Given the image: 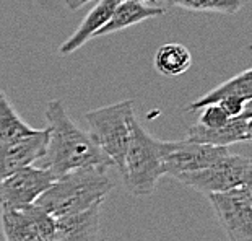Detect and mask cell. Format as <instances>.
<instances>
[{
  "label": "cell",
  "mask_w": 252,
  "mask_h": 241,
  "mask_svg": "<svg viewBox=\"0 0 252 241\" xmlns=\"http://www.w3.org/2000/svg\"><path fill=\"white\" fill-rule=\"evenodd\" d=\"M37 129L28 126L17 114V111L5 96V93L0 90V140L12 142L18 140V138L28 137L36 134Z\"/></svg>",
  "instance_id": "obj_17"
},
{
  "label": "cell",
  "mask_w": 252,
  "mask_h": 241,
  "mask_svg": "<svg viewBox=\"0 0 252 241\" xmlns=\"http://www.w3.org/2000/svg\"><path fill=\"white\" fill-rule=\"evenodd\" d=\"M251 160L248 157H243V155L228 153L226 157H223L212 167L194 171V173L178 174L174 176V179L208 196L231 191L236 187L251 186Z\"/></svg>",
  "instance_id": "obj_5"
},
{
  "label": "cell",
  "mask_w": 252,
  "mask_h": 241,
  "mask_svg": "<svg viewBox=\"0 0 252 241\" xmlns=\"http://www.w3.org/2000/svg\"><path fill=\"white\" fill-rule=\"evenodd\" d=\"M135 119L133 100H122L119 103L85 112L91 140L111 160L114 167L119 168V171L124 168L132 124Z\"/></svg>",
  "instance_id": "obj_4"
},
{
  "label": "cell",
  "mask_w": 252,
  "mask_h": 241,
  "mask_svg": "<svg viewBox=\"0 0 252 241\" xmlns=\"http://www.w3.org/2000/svg\"><path fill=\"white\" fill-rule=\"evenodd\" d=\"M56 181V176L41 167H25L0 181V207L31 206Z\"/></svg>",
  "instance_id": "obj_8"
},
{
  "label": "cell",
  "mask_w": 252,
  "mask_h": 241,
  "mask_svg": "<svg viewBox=\"0 0 252 241\" xmlns=\"http://www.w3.org/2000/svg\"><path fill=\"white\" fill-rule=\"evenodd\" d=\"M207 197L229 241H252L251 186L208 194Z\"/></svg>",
  "instance_id": "obj_6"
},
{
  "label": "cell",
  "mask_w": 252,
  "mask_h": 241,
  "mask_svg": "<svg viewBox=\"0 0 252 241\" xmlns=\"http://www.w3.org/2000/svg\"><path fill=\"white\" fill-rule=\"evenodd\" d=\"M229 96H249L252 98V72L251 69H246L241 73L234 75L233 78L226 80L221 85H218L217 88L207 92L203 96H200L198 100H195L194 103H190L186 108V111H197L205 108L208 104H217L224 98Z\"/></svg>",
  "instance_id": "obj_15"
},
{
  "label": "cell",
  "mask_w": 252,
  "mask_h": 241,
  "mask_svg": "<svg viewBox=\"0 0 252 241\" xmlns=\"http://www.w3.org/2000/svg\"><path fill=\"white\" fill-rule=\"evenodd\" d=\"M166 10L163 7H157V5H147V3H135V2H117L114 12H112L111 18L108 20L103 28H101L96 36H106L117 33L128 28V26L138 25L145 20L157 18L164 15Z\"/></svg>",
  "instance_id": "obj_14"
},
{
  "label": "cell",
  "mask_w": 252,
  "mask_h": 241,
  "mask_svg": "<svg viewBox=\"0 0 252 241\" xmlns=\"http://www.w3.org/2000/svg\"><path fill=\"white\" fill-rule=\"evenodd\" d=\"M252 111L251 106L243 114L229 117V121L218 129H207L200 124H194L187 131V140L197 143H207L213 147H229L233 143L249 142L252 137Z\"/></svg>",
  "instance_id": "obj_11"
},
{
  "label": "cell",
  "mask_w": 252,
  "mask_h": 241,
  "mask_svg": "<svg viewBox=\"0 0 252 241\" xmlns=\"http://www.w3.org/2000/svg\"><path fill=\"white\" fill-rule=\"evenodd\" d=\"M65 5L70 10H78L83 5V0H65Z\"/></svg>",
  "instance_id": "obj_21"
},
{
  "label": "cell",
  "mask_w": 252,
  "mask_h": 241,
  "mask_svg": "<svg viewBox=\"0 0 252 241\" xmlns=\"http://www.w3.org/2000/svg\"><path fill=\"white\" fill-rule=\"evenodd\" d=\"M228 121L229 117L226 116V112L218 104H208L205 108H202L197 124L207 127V129H218V127H223Z\"/></svg>",
  "instance_id": "obj_19"
},
{
  "label": "cell",
  "mask_w": 252,
  "mask_h": 241,
  "mask_svg": "<svg viewBox=\"0 0 252 241\" xmlns=\"http://www.w3.org/2000/svg\"><path fill=\"white\" fill-rule=\"evenodd\" d=\"M44 116L47 126V142L42 157L41 168H46L56 176L68 173L78 168H103L114 167L111 160L91 140L90 134L82 131L67 114L61 100H52L46 104Z\"/></svg>",
  "instance_id": "obj_1"
},
{
  "label": "cell",
  "mask_w": 252,
  "mask_h": 241,
  "mask_svg": "<svg viewBox=\"0 0 252 241\" xmlns=\"http://www.w3.org/2000/svg\"><path fill=\"white\" fill-rule=\"evenodd\" d=\"M52 241H59V240H57V238H54V240H52Z\"/></svg>",
  "instance_id": "obj_24"
},
{
  "label": "cell",
  "mask_w": 252,
  "mask_h": 241,
  "mask_svg": "<svg viewBox=\"0 0 252 241\" xmlns=\"http://www.w3.org/2000/svg\"><path fill=\"white\" fill-rule=\"evenodd\" d=\"M117 2H135V3H150L155 0H117Z\"/></svg>",
  "instance_id": "obj_22"
},
{
  "label": "cell",
  "mask_w": 252,
  "mask_h": 241,
  "mask_svg": "<svg viewBox=\"0 0 252 241\" xmlns=\"http://www.w3.org/2000/svg\"><path fill=\"white\" fill-rule=\"evenodd\" d=\"M229 153L228 147H213L190 140L169 142V150L164 157V174L174 176L205 170L220 162Z\"/></svg>",
  "instance_id": "obj_9"
},
{
  "label": "cell",
  "mask_w": 252,
  "mask_h": 241,
  "mask_svg": "<svg viewBox=\"0 0 252 241\" xmlns=\"http://www.w3.org/2000/svg\"><path fill=\"white\" fill-rule=\"evenodd\" d=\"M88 2H93V0H83V5H85V3H88Z\"/></svg>",
  "instance_id": "obj_23"
},
{
  "label": "cell",
  "mask_w": 252,
  "mask_h": 241,
  "mask_svg": "<svg viewBox=\"0 0 252 241\" xmlns=\"http://www.w3.org/2000/svg\"><path fill=\"white\" fill-rule=\"evenodd\" d=\"M46 142L47 127L37 129L33 136L18 138V140H0V181L15 171L39 162V158L44 153Z\"/></svg>",
  "instance_id": "obj_10"
},
{
  "label": "cell",
  "mask_w": 252,
  "mask_h": 241,
  "mask_svg": "<svg viewBox=\"0 0 252 241\" xmlns=\"http://www.w3.org/2000/svg\"><path fill=\"white\" fill-rule=\"evenodd\" d=\"M251 100L252 98H249V96H229V98H224L217 104L226 112L228 117H236L243 114L246 108H249Z\"/></svg>",
  "instance_id": "obj_20"
},
{
  "label": "cell",
  "mask_w": 252,
  "mask_h": 241,
  "mask_svg": "<svg viewBox=\"0 0 252 241\" xmlns=\"http://www.w3.org/2000/svg\"><path fill=\"white\" fill-rule=\"evenodd\" d=\"M155 69L164 77H178L192 66L190 51L179 42H166L155 52Z\"/></svg>",
  "instance_id": "obj_16"
},
{
  "label": "cell",
  "mask_w": 252,
  "mask_h": 241,
  "mask_svg": "<svg viewBox=\"0 0 252 241\" xmlns=\"http://www.w3.org/2000/svg\"><path fill=\"white\" fill-rule=\"evenodd\" d=\"M99 208L101 204L56 218V238L59 241H96L99 230Z\"/></svg>",
  "instance_id": "obj_12"
},
{
  "label": "cell",
  "mask_w": 252,
  "mask_h": 241,
  "mask_svg": "<svg viewBox=\"0 0 252 241\" xmlns=\"http://www.w3.org/2000/svg\"><path fill=\"white\" fill-rule=\"evenodd\" d=\"M173 7L190 12H210L221 15H234L243 8V0H166Z\"/></svg>",
  "instance_id": "obj_18"
},
{
  "label": "cell",
  "mask_w": 252,
  "mask_h": 241,
  "mask_svg": "<svg viewBox=\"0 0 252 241\" xmlns=\"http://www.w3.org/2000/svg\"><path fill=\"white\" fill-rule=\"evenodd\" d=\"M5 241H52L56 218L36 204L2 207L0 213Z\"/></svg>",
  "instance_id": "obj_7"
},
{
  "label": "cell",
  "mask_w": 252,
  "mask_h": 241,
  "mask_svg": "<svg viewBox=\"0 0 252 241\" xmlns=\"http://www.w3.org/2000/svg\"><path fill=\"white\" fill-rule=\"evenodd\" d=\"M117 5V0H99L93 8L90 10L87 18H85L75 33L62 42V46L59 47V54L61 56H70L75 51H78L85 42L91 37H94L96 33L108 23L112 12H114Z\"/></svg>",
  "instance_id": "obj_13"
},
{
  "label": "cell",
  "mask_w": 252,
  "mask_h": 241,
  "mask_svg": "<svg viewBox=\"0 0 252 241\" xmlns=\"http://www.w3.org/2000/svg\"><path fill=\"white\" fill-rule=\"evenodd\" d=\"M168 150L169 142L152 137L137 119L133 121L124 168L121 171L130 194L145 197L155 191L159 178L164 176V157Z\"/></svg>",
  "instance_id": "obj_3"
},
{
  "label": "cell",
  "mask_w": 252,
  "mask_h": 241,
  "mask_svg": "<svg viewBox=\"0 0 252 241\" xmlns=\"http://www.w3.org/2000/svg\"><path fill=\"white\" fill-rule=\"evenodd\" d=\"M112 181L103 168H78L59 176L34 204L54 218L83 212L103 204L112 191Z\"/></svg>",
  "instance_id": "obj_2"
}]
</instances>
